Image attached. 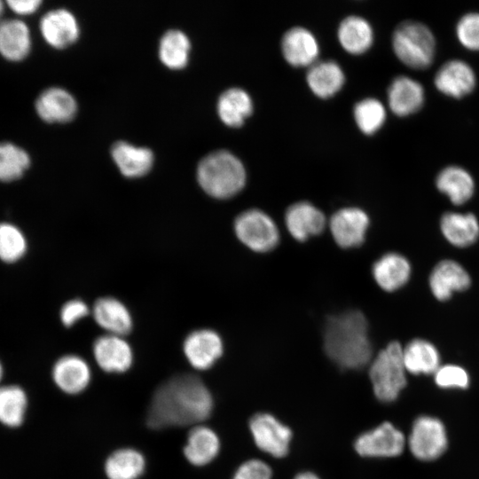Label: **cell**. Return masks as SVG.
<instances>
[{
    "instance_id": "obj_11",
    "label": "cell",
    "mask_w": 479,
    "mask_h": 479,
    "mask_svg": "<svg viewBox=\"0 0 479 479\" xmlns=\"http://www.w3.org/2000/svg\"><path fill=\"white\" fill-rule=\"evenodd\" d=\"M92 353L98 365L106 373H122L133 364V350L124 336L105 334L98 337Z\"/></svg>"
},
{
    "instance_id": "obj_27",
    "label": "cell",
    "mask_w": 479,
    "mask_h": 479,
    "mask_svg": "<svg viewBox=\"0 0 479 479\" xmlns=\"http://www.w3.org/2000/svg\"><path fill=\"white\" fill-rule=\"evenodd\" d=\"M306 81L315 95L328 98L338 92L343 86L345 75L336 61L320 60L309 67Z\"/></svg>"
},
{
    "instance_id": "obj_41",
    "label": "cell",
    "mask_w": 479,
    "mask_h": 479,
    "mask_svg": "<svg viewBox=\"0 0 479 479\" xmlns=\"http://www.w3.org/2000/svg\"><path fill=\"white\" fill-rule=\"evenodd\" d=\"M90 311L91 310L84 301L72 299L61 307L59 313L60 320L65 326L70 327L88 316Z\"/></svg>"
},
{
    "instance_id": "obj_28",
    "label": "cell",
    "mask_w": 479,
    "mask_h": 479,
    "mask_svg": "<svg viewBox=\"0 0 479 479\" xmlns=\"http://www.w3.org/2000/svg\"><path fill=\"white\" fill-rule=\"evenodd\" d=\"M403 362L406 372L414 375L434 374L441 365L436 347L420 338L412 340L403 348Z\"/></svg>"
},
{
    "instance_id": "obj_8",
    "label": "cell",
    "mask_w": 479,
    "mask_h": 479,
    "mask_svg": "<svg viewBox=\"0 0 479 479\" xmlns=\"http://www.w3.org/2000/svg\"><path fill=\"white\" fill-rule=\"evenodd\" d=\"M355 450L364 457L390 458L400 455L405 447L402 431L389 422L361 434L355 441Z\"/></svg>"
},
{
    "instance_id": "obj_12",
    "label": "cell",
    "mask_w": 479,
    "mask_h": 479,
    "mask_svg": "<svg viewBox=\"0 0 479 479\" xmlns=\"http://www.w3.org/2000/svg\"><path fill=\"white\" fill-rule=\"evenodd\" d=\"M368 226L367 214L356 207L339 209L330 220V230L334 240L344 248L355 247L362 244Z\"/></svg>"
},
{
    "instance_id": "obj_40",
    "label": "cell",
    "mask_w": 479,
    "mask_h": 479,
    "mask_svg": "<svg viewBox=\"0 0 479 479\" xmlns=\"http://www.w3.org/2000/svg\"><path fill=\"white\" fill-rule=\"evenodd\" d=\"M232 479H271V469L263 460L249 459L236 469Z\"/></svg>"
},
{
    "instance_id": "obj_5",
    "label": "cell",
    "mask_w": 479,
    "mask_h": 479,
    "mask_svg": "<svg viewBox=\"0 0 479 479\" xmlns=\"http://www.w3.org/2000/svg\"><path fill=\"white\" fill-rule=\"evenodd\" d=\"M406 370L403 362V347L389 342L373 358L369 377L375 397L383 403L395 401L406 386Z\"/></svg>"
},
{
    "instance_id": "obj_10",
    "label": "cell",
    "mask_w": 479,
    "mask_h": 479,
    "mask_svg": "<svg viewBox=\"0 0 479 479\" xmlns=\"http://www.w3.org/2000/svg\"><path fill=\"white\" fill-rule=\"evenodd\" d=\"M224 343L214 330L201 328L189 333L183 342V352L188 363L196 370L212 367L222 356Z\"/></svg>"
},
{
    "instance_id": "obj_4",
    "label": "cell",
    "mask_w": 479,
    "mask_h": 479,
    "mask_svg": "<svg viewBox=\"0 0 479 479\" xmlns=\"http://www.w3.org/2000/svg\"><path fill=\"white\" fill-rule=\"evenodd\" d=\"M392 48L405 66L423 70L428 68L436 55V38L431 29L416 20L400 22L392 35Z\"/></svg>"
},
{
    "instance_id": "obj_35",
    "label": "cell",
    "mask_w": 479,
    "mask_h": 479,
    "mask_svg": "<svg viewBox=\"0 0 479 479\" xmlns=\"http://www.w3.org/2000/svg\"><path fill=\"white\" fill-rule=\"evenodd\" d=\"M355 122L365 134H373L379 130L386 121V108L375 98H365L357 101L353 108Z\"/></svg>"
},
{
    "instance_id": "obj_16",
    "label": "cell",
    "mask_w": 479,
    "mask_h": 479,
    "mask_svg": "<svg viewBox=\"0 0 479 479\" xmlns=\"http://www.w3.org/2000/svg\"><path fill=\"white\" fill-rule=\"evenodd\" d=\"M281 51L285 59L294 67L310 66L319 53L315 35L302 26L292 27L282 35Z\"/></svg>"
},
{
    "instance_id": "obj_6",
    "label": "cell",
    "mask_w": 479,
    "mask_h": 479,
    "mask_svg": "<svg viewBox=\"0 0 479 479\" xmlns=\"http://www.w3.org/2000/svg\"><path fill=\"white\" fill-rule=\"evenodd\" d=\"M237 238L255 252L273 249L279 239L274 221L264 212L251 208L240 213L234 222Z\"/></svg>"
},
{
    "instance_id": "obj_45",
    "label": "cell",
    "mask_w": 479,
    "mask_h": 479,
    "mask_svg": "<svg viewBox=\"0 0 479 479\" xmlns=\"http://www.w3.org/2000/svg\"><path fill=\"white\" fill-rule=\"evenodd\" d=\"M3 11H4V4H3L2 1H0V17H1L2 13H3Z\"/></svg>"
},
{
    "instance_id": "obj_39",
    "label": "cell",
    "mask_w": 479,
    "mask_h": 479,
    "mask_svg": "<svg viewBox=\"0 0 479 479\" xmlns=\"http://www.w3.org/2000/svg\"><path fill=\"white\" fill-rule=\"evenodd\" d=\"M436 384L442 389H467L469 375L466 369L457 365H440L434 373Z\"/></svg>"
},
{
    "instance_id": "obj_26",
    "label": "cell",
    "mask_w": 479,
    "mask_h": 479,
    "mask_svg": "<svg viewBox=\"0 0 479 479\" xmlns=\"http://www.w3.org/2000/svg\"><path fill=\"white\" fill-rule=\"evenodd\" d=\"M436 186L455 205L468 201L475 192V181L471 174L462 167L450 165L436 176Z\"/></svg>"
},
{
    "instance_id": "obj_17",
    "label": "cell",
    "mask_w": 479,
    "mask_h": 479,
    "mask_svg": "<svg viewBox=\"0 0 479 479\" xmlns=\"http://www.w3.org/2000/svg\"><path fill=\"white\" fill-rule=\"evenodd\" d=\"M91 314L99 327L106 334L125 336L133 327V318L128 307L113 296L97 299L91 308Z\"/></svg>"
},
{
    "instance_id": "obj_7",
    "label": "cell",
    "mask_w": 479,
    "mask_h": 479,
    "mask_svg": "<svg viewBox=\"0 0 479 479\" xmlns=\"http://www.w3.org/2000/svg\"><path fill=\"white\" fill-rule=\"evenodd\" d=\"M412 454L422 461H432L444 454L448 446L447 432L444 423L429 415L418 417L408 437Z\"/></svg>"
},
{
    "instance_id": "obj_43",
    "label": "cell",
    "mask_w": 479,
    "mask_h": 479,
    "mask_svg": "<svg viewBox=\"0 0 479 479\" xmlns=\"http://www.w3.org/2000/svg\"><path fill=\"white\" fill-rule=\"evenodd\" d=\"M294 479H319V477L313 474V473H310V472H303V473H301V474H298Z\"/></svg>"
},
{
    "instance_id": "obj_13",
    "label": "cell",
    "mask_w": 479,
    "mask_h": 479,
    "mask_svg": "<svg viewBox=\"0 0 479 479\" xmlns=\"http://www.w3.org/2000/svg\"><path fill=\"white\" fill-rule=\"evenodd\" d=\"M435 87L443 94L460 98L471 93L476 86V75L468 63L450 59L438 68L434 77Z\"/></svg>"
},
{
    "instance_id": "obj_42",
    "label": "cell",
    "mask_w": 479,
    "mask_h": 479,
    "mask_svg": "<svg viewBox=\"0 0 479 479\" xmlns=\"http://www.w3.org/2000/svg\"><path fill=\"white\" fill-rule=\"evenodd\" d=\"M9 7L16 13L21 15L35 12L41 4L40 0H17L7 1Z\"/></svg>"
},
{
    "instance_id": "obj_3",
    "label": "cell",
    "mask_w": 479,
    "mask_h": 479,
    "mask_svg": "<svg viewBox=\"0 0 479 479\" xmlns=\"http://www.w3.org/2000/svg\"><path fill=\"white\" fill-rule=\"evenodd\" d=\"M247 179L242 161L227 150L206 155L197 168V180L202 190L216 199H228L240 192Z\"/></svg>"
},
{
    "instance_id": "obj_31",
    "label": "cell",
    "mask_w": 479,
    "mask_h": 479,
    "mask_svg": "<svg viewBox=\"0 0 479 479\" xmlns=\"http://www.w3.org/2000/svg\"><path fill=\"white\" fill-rule=\"evenodd\" d=\"M145 458L138 450L124 447L106 459L104 470L108 479H138L145 469Z\"/></svg>"
},
{
    "instance_id": "obj_24",
    "label": "cell",
    "mask_w": 479,
    "mask_h": 479,
    "mask_svg": "<svg viewBox=\"0 0 479 479\" xmlns=\"http://www.w3.org/2000/svg\"><path fill=\"white\" fill-rule=\"evenodd\" d=\"M444 239L456 247H467L479 238V222L472 213L446 212L440 219Z\"/></svg>"
},
{
    "instance_id": "obj_37",
    "label": "cell",
    "mask_w": 479,
    "mask_h": 479,
    "mask_svg": "<svg viewBox=\"0 0 479 479\" xmlns=\"http://www.w3.org/2000/svg\"><path fill=\"white\" fill-rule=\"evenodd\" d=\"M27 248L23 232L10 223H0V259L5 263L20 260Z\"/></svg>"
},
{
    "instance_id": "obj_25",
    "label": "cell",
    "mask_w": 479,
    "mask_h": 479,
    "mask_svg": "<svg viewBox=\"0 0 479 479\" xmlns=\"http://www.w3.org/2000/svg\"><path fill=\"white\" fill-rule=\"evenodd\" d=\"M111 154L122 174L130 178L145 175L153 163V153L149 148L135 146L125 141L115 142Z\"/></svg>"
},
{
    "instance_id": "obj_32",
    "label": "cell",
    "mask_w": 479,
    "mask_h": 479,
    "mask_svg": "<svg viewBox=\"0 0 479 479\" xmlns=\"http://www.w3.org/2000/svg\"><path fill=\"white\" fill-rule=\"evenodd\" d=\"M253 100L244 89L232 87L218 98L217 113L221 121L228 126L239 127L253 112Z\"/></svg>"
},
{
    "instance_id": "obj_36",
    "label": "cell",
    "mask_w": 479,
    "mask_h": 479,
    "mask_svg": "<svg viewBox=\"0 0 479 479\" xmlns=\"http://www.w3.org/2000/svg\"><path fill=\"white\" fill-rule=\"evenodd\" d=\"M29 165L30 158L26 151L11 143H0V181L19 179Z\"/></svg>"
},
{
    "instance_id": "obj_44",
    "label": "cell",
    "mask_w": 479,
    "mask_h": 479,
    "mask_svg": "<svg viewBox=\"0 0 479 479\" xmlns=\"http://www.w3.org/2000/svg\"><path fill=\"white\" fill-rule=\"evenodd\" d=\"M3 375H4V368H3L2 363L0 361V385H1L2 379H3Z\"/></svg>"
},
{
    "instance_id": "obj_29",
    "label": "cell",
    "mask_w": 479,
    "mask_h": 479,
    "mask_svg": "<svg viewBox=\"0 0 479 479\" xmlns=\"http://www.w3.org/2000/svg\"><path fill=\"white\" fill-rule=\"evenodd\" d=\"M337 36L343 49L350 53L359 54L373 44V29L365 18L349 15L339 24Z\"/></svg>"
},
{
    "instance_id": "obj_15",
    "label": "cell",
    "mask_w": 479,
    "mask_h": 479,
    "mask_svg": "<svg viewBox=\"0 0 479 479\" xmlns=\"http://www.w3.org/2000/svg\"><path fill=\"white\" fill-rule=\"evenodd\" d=\"M429 287L436 299L449 300L456 292H462L471 286V278L467 270L458 262L445 259L433 268L429 279Z\"/></svg>"
},
{
    "instance_id": "obj_19",
    "label": "cell",
    "mask_w": 479,
    "mask_h": 479,
    "mask_svg": "<svg viewBox=\"0 0 479 479\" xmlns=\"http://www.w3.org/2000/svg\"><path fill=\"white\" fill-rule=\"evenodd\" d=\"M285 222L290 234L299 241L321 233L326 226L323 212L308 201L292 204L286 212Z\"/></svg>"
},
{
    "instance_id": "obj_22",
    "label": "cell",
    "mask_w": 479,
    "mask_h": 479,
    "mask_svg": "<svg viewBox=\"0 0 479 479\" xmlns=\"http://www.w3.org/2000/svg\"><path fill=\"white\" fill-rule=\"evenodd\" d=\"M220 450L217 434L205 425L193 426L189 431L183 452L186 460L201 467L216 459Z\"/></svg>"
},
{
    "instance_id": "obj_34",
    "label": "cell",
    "mask_w": 479,
    "mask_h": 479,
    "mask_svg": "<svg viewBox=\"0 0 479 479\" xmlns=\"http://www.w3.org/2000/svg\"><path fill=\"white\" fill-rule=\"evenodd\" d=\"M190 48L189 38L184 32L178 29H170L161 39L160 59L168 67L180 69L188 62Z\"/></svg>"
},
{
    "instance_id": "obj_33",
    "label": "cell",
    "mask_w": 479,
    "mask_h": 479,
    "mask_svg": "<svg viewBox=\"0 0 479 479\" xmlns=\"http://www.w3.org/2000/svg\"><path fill=\"white\" fill-rule=\"evenodd\" d=\"M26 391L18 385H0V423L18 428L24 422L27 409Z\"/></svg>"
},
{
    "instance_id": "obj_20",
    "label": "cell",
    "mask_w": 479,
    "mask_h": 479,
    "mask_svg": "<svg viewBox=\"0 0 479 479\" xmlns=\"http://www.w3.org/2000/svg\"><path fill=\"white\" fill-rule=\"evenodd\" d=\"M40 30L45 41L55 48L68 46L79 35L77 20L66 9H57L47 12L41 20Z\"/></svg>"
},
{
    "instance_id": "obj_23",
    "label": "cell",
    "mask_w": 479,
    "mask_h": 479,
    "mask_svg": "<svg viewBox=\"0 0 479 479\" xmlns=\"http://www.w3.org/2000/svg\"><path fill=\"white\" fill-rule=\"evenodd\" d=\"M372 271L374 280L381 289L393 292L408 282L412 267L406 257L392 252L379 258L373 263Z\"/></svg>"
},
{
    "instance_id": "obj_1",
    "label": "cell",
    "mask_w": 479,
    "mask_h": 479,
    "mask_svg": "<svg viewBox=\"0 0 479 479\" xmlns=\"http://www.w3.org/2000/svg\"><path fill=\"white\" fill-rule=\"evenodd\" d=\"M214 407L210 390L192 373H178L154 390L146 412V423L154 429L196 426L207 420Z\"/></svg>"
},
{
    "instance_id": "obj_2",
    "label": "cell",
    "mask_w": 479,
    "mask_h": 479,
    "mask_svg": "<svg viewBox=\"0 0 479 479\" xmlns=\"http://www.w3.org/2000/svg\"><path fill=\"white\" fill-rule=\"evenodd\" d=\"M324 349L342 368L359 369L368 364L373 349L365 315L349 310L331 316L325 326Z\"/></svg>"
},
{
    "instance_id": "obj_38",
    "label": "cell",
    "mask_w": 479,
    "mask_h": 479,
    "mask_svg": "<svg viewBox=\"0 0 479 479\" xmlns=\"http://www.w3.org/2000/svg\"><path fill=\"white\" fill-rule=\"evenodd\" d=\"M456 35L467 50L479 51V12L464 14L457 22Z\"/></svg>"
},
{
    "instance_id": "obj_9",
    "label": "cell",
    "mask_w": 479,
    "mask_h": 479,
    "mask_svg": "<svg viewBox=\"0 0 479 479\" xmlns=\"http://www.w3.org/2000/svg\"><path fill=\"white\" fill-rule=\"evenodd\" d=\"M249 428L260 450L276 458L287 454L292 432L274 416L269 413H257L251 418Z\"/></svg>"
},
{
    "instance_id": "obj_18",
    "label": "cell",
    "mask_w": 479,
    "mask_h": 479,
    "mask_svg": "<svg viewBox=\"0 0 479 479\" xmlns=\"http://www.w3.org/2000/svg\"><path fill=\"white\" fill-rule=\"evenodd\" d=\"M425 101L423 85L408 75L396 76L388 88L390 110L398 116H408L418 112Z\"/></svg>"
},
{
    "instance_id": "obj_21",
    "label": "cell",
    "mask_w": 479,
    "mask_h": 479,
    "mask_svg": "<svg viewBox=\"0 0 479 479\" xmlns=\"http://www.w3.org/2000/svg\"><path fill=\"white\" fill-rule=\"evenodd\" d=\"M39 117L47 122H67L71 121L77 110L74 97L66 90L51 87L43 91L35 101Z\"/></svg>"
},
{
    "instance_id": "obj_14",
    "label": "cell",
    "mask_w": 479,
    "mask_h": 479,
    "mask_svg": "<svg viewBox=\"0 0 479 479\" xmlns=\"http://www.w3.org/2000/svg\"><path fill=\"white\" fill-rule=\"evenodd\" d=\"M55 385L64 393L77 395L87 389L91 380V369L81 356L67 354L60 357L51 371Z\"/></svg>"
},
{
    "instance_id": "obj_30",
    "label": "cell",
    "mask_w": 479,
    "mask_h": 479,
    "mask_svg": "<svg viewBox=\"0 0 479 479\" xmlns=\"http://www.w3.org/2000/svg\"><path fill=\"white\" fill-rule=\"evenodd\" d=\"M31 48V38L27 25L18 20L0 22V53L12 61L26 58Z\"/></svg>"
}]
</instances>
